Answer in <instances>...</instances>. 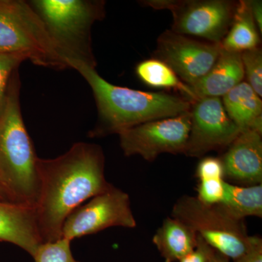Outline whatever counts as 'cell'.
I'll use <instances>...</instances> for the list:
<instances>
[{
  "mask_svg": "<svg viewBox=\"0 0 262 262\" xmlns=\"http://www.w3.org/2000/svg\"><path fill=\"white\" fill-rule=\"evenodd\" d=\"M136 72L139 78L150 87L177 90L190 102L198 100L191 88L182 82L166 63L157 58L140 62L136 67Z\"/></svg>",
  "mask_w": 262,
  "mask_h": 262,
  "instance_id": "obj_19",
  "label": "cell"
},
{
  "mask_svg": "<svg viewBox=\"0 0 262 262\" xmlns=\"http://www.w3.org/2000/svg\"><path fill=\"white\" fill-rule=\"evenodd\" d=\"M229 118L241 132L247 130L262 134L261 97L246 82H242L222 98Z\"/></svg>",
  "mask_w": 262,
  "mask_h": 262,
  "instance_id": "obj_15",
  "label": "cell"
},
{
  "mask_svg": "<svg viewBox=\"0 0 262 262\" xmlns=\"http://www.w3.org/2000/svg\"><path fill=\"white\" fill-rule=\"evenodd\" d=\"M68 63L82 75L94 94L98 120L89 131L91 138L119 134L144 122L190 111L192 102L183 96L120 87L105 80L96 69L78 61Z\"/></svg>",
  "mask_w": 262,
  "mask_h": 262,
  "instance_id": "obj_2",
  "label": "cell"
},
{
  "mask_svg": "<svg viewBox=\"0 0 262 262\" xmlns=\"http://www.w3.org/2000/svg\"><path fill=\"white\" fill-rule=\"evenodd\" d=\"M142 5L168 10L173 15L172 32L203 38L220 44L233 20L237 2L229 0H146Z\"/></svg>",
  "mask_w": 262,
  "mask_h": 262,
  "instance_id": "obj_7",
  "label": "cell"
},
{
  "mask_svg": "<svg viewBox=\"0 0 262 262\" xmlns=\"http://www.w3.org/2000/svg\"><path fill=\"white\" fill-rule=\"evenodd\" d=\"M234 262H262V239L252 236L251 246L244 255Z\"/></svg>",
  "mask_w": 262,
  "mask_h": 262,
  "instance_id": "obj_26",
  "label": "cell"
},
{
  "mask_svg": "<svg viewBox=\"0 0 262 262\" xmlns=\"http://www.w3.org/2000/svg\"><path fill=\"white\" fill-rule=\"evenodd\" d=\"M0 53L20 55L34 65L70 69L29 2L0 0Z\"/></svg>",
  "mask_w": 262,
  "mask_h": 262,
  "instance_id": "obj_5",
  "label": "cell"
},
{
  "mask_svg": "<svg viewBox=\"0 0 262 262\" xmlns=\"http://www.w3.org/2000/svg\"><path fill=\"white\" fill-rule=\"evenodd\" d=\"M224 179L201 181L198 186L196 199L206 206L220 204L225 194Z\"/></svg>",
  "mask_w": 262,
  "mask_h": 262,
  "instance_id": "obj_23",
  "label": "cell"
},
{
  "mask_svg": "<svg viewBox=\"0 0 262 262\" xmlns=\"http://www.w3.org/2000/svg\"><path fill=\"white\" fill-rule=\"evenodd\" d=\"M25 61L27 59L20 55L0 53V115L4 108L10 77Z\"/></svg>",
  "mask_w": 262,
  "mask_h": 262,
  "instance_id": "obj_22",
  "label": "cell"
},
{
  "mask_svg": "<svg viewBox=\"0 0 262 262\" xmlns=\"http://www.w3.org/2000/svg\"><path fill=\"white\" fill-rule=\"evenodd\" d=\"M198 239V234L190 227L177 219L168 217L155 232L152 242L165 262H175L195 249Z\"/></svg>",
  "mask_w": 262,
  "mask_h": 262,
  "instance_id": "obj_16",
  "label": "cell"
},
{
  "mask_svg": "<svg viewBox=\"0 0 262 262\" xmlns=\"http://www.w3.org/2000/svg\"><path fill=\"white\" fill-rule=\"evenodd\" d=\"M0 201H8V198H7L5 192H3V189L1 187H0Z\"/></svg>",
  "mask_w": 262,
  "mask_h": 262,
  "instance_id": "obj_29",
  "label": "cell"
},
{
  "mask_svg": "<svg viewBox=\"0 0 262 262\" xmlns=\"http://www.w3.org/2000/svg\"><path fill=\"white\" fill-rule=\"evenodd\" d=\"M137 225L126 192L112 186L88 201L66 219L61 238H80L113 227L135 228Z\"/></svg>",
  "mask_w": 262,
  "mask_h": 262,
  "instance_id": "obj_8",
  "label": "cell"
},
{
  "mask_svg": "<svg viewBox=\"0 0 262 262\" xmlns=\"http://www.w3.org/2000/svg\"><path fill=\"white\" fill-rule=\"evenodd\" d=\"M207 262H230L229 258L227 256H224L222 253H219L218 251L213 250V253H211L209 258Z\"/></svg>",
  "mask_w": 262,
  "mask_h": 262,
  "instance_id": "obj_28",
  "label": "cell"
},
{
  "mask_svg": "<svg viewBox=\"0 0 262 262\" xmlns=\"http://www.w3.org/2000/svg\"><path fill=\"white\" fill-rule=\"evenodd\" d=\"M171 217L190 227L207 244L233 261L251 246L244 221L234 220L218 205L206 206L196 196H181L172 208Z\"/></svg>",
  "mask_w": 262,
  "mask_h": 262,
  "instance_id": "obj_6",
  "label": "cell"
},
{
  "mask_svg": "<svg viewBox=\"0 0 262 262\" xmlns=\"http://www.w3.org/2000/svg\"><path fill=\"white\" fill-rule=\"evenodd\" d=\"M71 243L70 239L65 238L42 243L32 256L34 262H80L74 257Z\"/></svg>",
  "mask_w": 262,
  "mask_h": 262,
  "instance_id": "obj_20",
  "label": "cell"
},
{
  "mask_svg": "<svg viewBox=\"0 0 262 262\" xmlns=\"http://www.w3.org/2000/svg\"><path fill=\"white\" fill-rule=\"evenodd\" d=\"M29 3L42 19L57 51L67 63L78 61L96 69L91 29L106 16V2L34 0Z\"/></svg>",
  "mask_w": 262,
  "mask_h": 262,
  "instance_id": "obj_4",
  "label": "cell"
},
{
  "mask_svg": "<svg viewBox=\"0 0 262 262\" xmlns=\"http://www.w3.org/2000/svg\"><path fill=\"white\" fill-rule=\"evenodd\" d=\"M224 179L244 186L262 183L261 134L252 130L243 131L225 149L220 158Z\"/></svg>",
  "mask_w": 262,
  "mask_h": 262,
  "instance_id": "obj_12",
  "label": "cell"
},
{
  "mask_svg": "<svg viewBox=\"0 0 262 262\" xmlns=\"http://www.w3.org/2000/svg\"><path fill=\"white\" fill-rule=\"evenodd\" d=\"M195 177L200 182L211 179H224V167L220 158L205 157L202 158L196 165Z\"/></svg>",
  "mask_w": 262,
  "mask_h": 262,
  "instance_id": "obj_24",
  "label": "cell"
},
{
  "mask_svg": "<svg viewBox=\"0 0 262 262\" xmlns=\"http://www.w3.org/2000/svg\"><path fill=\"white\" fill-rule=\"evenodd\" d=\"M190 125V111L144 122L118 134L120 147L125 156L139 155L149 162L164 153L184 154Z\"/></svg>",
  "mask_w": 262,
  "mask_h": 262,
  "instance_id": "obj_9",
  "label": "cell"
},
{
  "mask_svg": "<svg viewBox=\"0 0 262 262\" xmlns=\"http://www.w3.org/2000/svg\"><path fill=\"white\" fill-rule=\"evenodd\" d=\"M104 166L102 148L91 143H75L54 159L38 158L39 194L34 210L42 243L61 238L68 215L113 186Z\"/></svg>",
  "mask_w": 262,
  "mask_h": 262,
  "instance_id": "obj_1",
  "label": "cell"
},
{
  "mask_svg": "<svg viewBox=\"0 0 262 262\" xmlns=\"http://www.w3.org/2000/svg\"><path fill=\"white\" fill-rule=\"evenodd\" d=\"M248 8L258 32L260 34L262 33V2L261 0H247Z\"/></svg>",
  "mask_w": 262,
  "mask_h": 262,
  "instance_id": "obj_27",
  "label": "cell"
},
{
  "mask_svg": "<svg viewBox=\"0 0 262 262\" xmlns=\"http://www.w3.org/2000/svg\"><path fill=\"white\" fill-rule=\"evenodd\" d=\"M191 125L184 155L201 158L227 149L241 130L226 113L222 98H201L192 103Z\"/></svg>",
  "mask_w": 262,
  "mask_h": 262,
  "instance_id": "obj_10",
  "label": "cell"
},
{
  "mask_svg": "<svg viewBox=\"0 0 262 262\" xmlns=\"http://www.w3.org/2000/svg\"><path fill=\"white\" fill-rule=\"evenodd\" d=\"M247 0L237 2L232 25L220 43L225 51L241 53L259 47L260 37Z\"/></svg>",
  "mask_w": 262,
  "mask_h": 262,
  "instance_id": "obj_17",
  "label": "cell"
},
{
  "mask_svg": "<svg viewBox=\"0 0 262 262\" xmlns=\"http://www.w3.org/2000/svg\"><path fill=\"white\" fill-rule=\"evenodd\" d=\"M219 206L234 220L248 216L262 217V184L234 185L225 182V194Z\"/></svg>",
  "mask_w": 262,
  "mask_h": 262,
  "instance_id": "obj_18",
  "label": "cell"
},
{
  "mask_svg": "<svg viewBox=\"0 0 262 262\" xmlns=\"http://www.w3.org/2000/svg\"><path fill=\"white\" fill-rule=\"evenodd\" d=\"M220 51V44L201 42L166 30L158 37L154 58L166 63L189 86L209 72Z\"/></svg>",
  "mask_w": 262,
  "mask_h": 262,
  "instance_id": "obj_11",
  "label": "cell"
},
{
  "mask_svg": "<svg viewBox=\"0 0 262 262\" xmlns=\"http://www.w3.org/2000/svg\"><path fill=\"white\" fill-rule=\"evenodd\" d=\"M20 92L18 69L0 115V187L8 201L34 208L39 194L38 157L22 117Z\"/></svg>",
  "mask_w": 262,
  "mask_h": 262,
  "instance_id": "obj_3",
  "label": "cell"
},
{
  "mask_svg": "<svg viewBox=\"0 0 262 262\" xmlns=\"http://www.w3.org/2000/svg\"><path fill=\"white\" fill-rule=\"evenodd\" d=\"M213 250L214 249L198 236V245L195 249L182 258L179 262H207Z\"/></svg>",
  "mask_w": 262,
  "mask_h": 262,
  "instance_id": "obj_25",
  "label": "cell"
},
{
  "mask_svg": "<svg viewBox=\"0 0 262 262\" xmlns=\"http://www.w3.org/2000/svg\"><path fill=\"white\" fill-rule=\"evenodd\" d=\"M0 241L15 245L34 256L42 244L34 208L0 201Z\"/></svg>",
  "mask_w": 262,
  "mask_h": 262,
  "instance_id": "obj_13",
  "label": "cell"
},
{
  "mask_svg": "<svg viewBox=\"0 0 262 262\" xmlns=\"http://www.w3.org/2000/svg\"><path fill=\"white\" fill-rule=\"evenodd\" d=\"M247 83L259 97L262 96V51L258 47L241 53Z\"/></svg>",
  "mask_w": 262,
  "mask_h": 262,
  "instance_id": "obj_21",
  "label": "cell"
},
{
  "mask_svg": "<svg viewBox=\"0 0 262 262\" xmlns=\"http://www.w3.org/2000/svg\"><path fill=\"white\" fill-rule=\"evenodd\" d=\"M245 78L241 53L227 51L221 48L216 61L204 77L189 87L198 99L201 98H220Z\"/></svg>",
  "mask_w": 262,
  "mask_h": 262,
  "instance_id": "obj_14",
  "label": "cell"
}]
</instances>
